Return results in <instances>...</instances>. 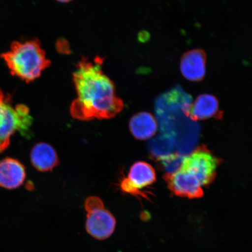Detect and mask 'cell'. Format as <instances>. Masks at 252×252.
<instances>
[{
    "label": "cell",
    "mask_w": 252,
    "mask_h": 252,
    "mask_svg": "<svg viewBox=\"0 0 252 252\" xmlns=\"http://www.w3.org/2000/svg\"><path fill=\"white\" fill-rule=\"evenodd\" d=\"M103 62L97 56L93 61L83 58L76 65L72 80L77 97L71 103L70 112L79 121L111 119L124 108L114 83L103 72Z\"/></svg>",
    "instance_id": "cell-1"
},
{
    "label": "cell",
    "mask_w": 252,
    "mask_h": 252,
    "mask_svg": "<svg viewBox=\"0 0 252 252\" xmlns=\"http://www.w3.org/2000/svg\"><path fill=\"white\" fill-rule=\"evenodd\" d=\"M1 58L11 75L27 83L39 78L51 64L37 39L15 41L11 44L8 51L1 54Z\"/></svg>",
    "instance_id": "cell-2"
},
{
    "label": "cell",
    "mask_w": 252,
    "mask_h": 252,
    "mask_svg": "<svg viewBox=\"0 0 252 252\" xmlns=\"http://www.w3.org/2000/svg\"><path fill=\"white\" fill-rule=\"evenodd\" d=\"M32 122L28 107L12 105L10 94L0 89V153L7 149L17 131L27 135Z\"/></svg>",
    "instance_id": "cell-3"
},
{
    "label": "cell",
    "mask_w": 252,
    "mask_h": 252,
    "mask_svg": "<svg viewBox=\"0 0 252 252\" xmlns=\"http://www.w3.org/2000/svg\"><path fill=\"white\" fill-rule=\"evenodd\" d=\"M220 160L206 147H198L182 159L179 169L197 179L202 187H207L216 178V171Z\"/></svg>",
    "instance_id": "cell-4"
},
{
    "label": "cell",
    "mask_w": 252,
    "mask_h": 252,
    "mask_svg": "<svg viewBox=\"0 0 252 252\" xmlns=\"http://www.w3.org/2000/svg\"><path fill=\"white\" fill-rule=\"evenodd\" d=\"M86 210V230L88 234L98 240L110 237L114 232L116 221L114 216L105 209L103 201L96 196L88 197L85 201Z\"/></svg>",
    "instance_id": "cell-5"
},
{
    "label": "cell",
    "mask_w": 252,
    "mask_h": 252,
    "mask_svg": "<svg viewBox=\"0 0 252 252\" xmlns=\"http://www.w3.org/2000/svg\"><path fill=\"white\" fill-rule=\"evenodd\" d=\"M156 181V173L153 167L147 162L139 161L131 166L127 177L122 181L121 187L125 193L149 199L143 190Z\"/></svg>",
    "instance_id": "cell-6"
},
{
    "label": "cell",
    "mask_w": 252,
    "mask_h": 252,
    "mask_svg": "<svg viewBox=\"0 0 252 252\" xmlns=\"http://www.w3.org/2000/svg\"><path fill=\"white\" fill-rule=\"evenodd\" d=\"M169 190L176 196L189 198H200L203 196L202 186L197 179L189 173L181 171L166 173L163 176Z\"/></svg>",
    "instance_id": "cell-7"
},
{
    "label": "cell",
    "mask_w": 252,
    "mask_h": 252,
    "mask_svg": "<svg viewBox=\"0 0 252 252\" xmlns=\"http://www.w3.org/2000/svg\"><path fill=\"white\" fill-rule=\"evenodd\" d=\"M206 55L202 50H193L183 56L180 68L183 76L191 81L202 80L206 74Z\"/></svg>",
    "instance_id": "cell-8"
},
{
    "label": "cell",
    "mask_w": 252,
    "mask_h": 252,
    "mask_svg": "<svg viewBox=\"0 0 252 252\" xmlns=\"http://www.w3.org/2000/svg\"><path fill=\"white\" fill-rule=\"evenodd\" d=\"M26 172L18 160L7 158L0 162V187L14 189L23 185Z\"/></svg>",
    "instance_id": "cell-9"
},
{
    "label": "cell",
    "mask_w": 252,
    "mask_h": 252,
    "mask_svg": "<svg viewBox=\"0 0 252 252\" xmlns=\"http://www.w3.org/2000/svg\"><path fill=\"white\" fill-rule=\"evenodd\" d=\"M186 116L195 121L214 117L219 112V103L212 94L198 96L193 103L184 110Z\"/></svg>",
    "instance_id": "cell-10"
},
{
    "label": "cell",
    "mask_w": 252,
    "mask_h": 252,
    "mask_svg": "<svg viewBox=\"0 0 252 252\" xmlns=\"http://www.w3.org/2000/svg\"><path fill=\"white\" fill-rule=\"evenodd\" d=\"M31 160L37 171H52L59 163L58 154L50 145L40 143L33 147L31 153Z\"/></svg>",
    "instance_id": "cell-11"
},
{
    "label": "cell",
    "mask_w": 252,
    "mask_h": 252,
    "mask_svg": "<svg viewBox=\"0 0 252 252\" xmlns=\"http://www.w3.org/2000/svg\"><path fill=\"white\" fill-rule=\"evenodd\" d=\"M129 127L132 135L139 140H146L156 133L158 124L154 116L148 112H140L130 119Z\"/></svg>",
    "instance_id": "cell-12"
},
{
    "label": "cell",
    "mask_w": 252,
    "mask_h": 252,
    "mask_svg": "<svg viewBox=\"0 0 252 252\" xmlns=\"http://www.w3.org/2000/svg\"><path fill=\"white\" fill-rule=\"evenodd\" d=\"M57 1L62 3H67L71 1L72 0H57Z\"/></svg>",
    "instance_id": "cell-13"
}]
</instances>
